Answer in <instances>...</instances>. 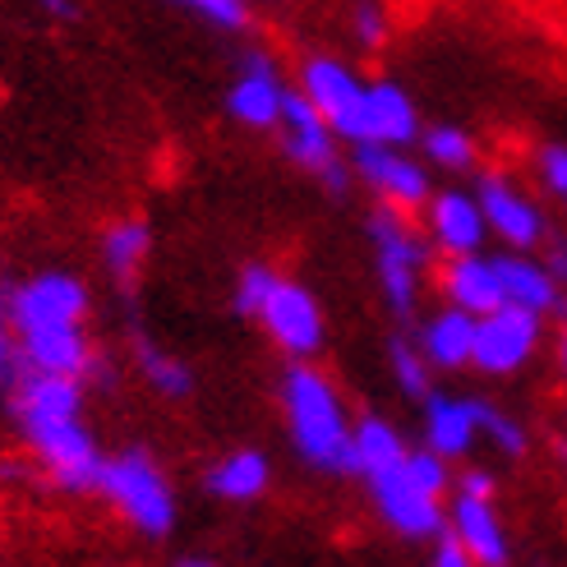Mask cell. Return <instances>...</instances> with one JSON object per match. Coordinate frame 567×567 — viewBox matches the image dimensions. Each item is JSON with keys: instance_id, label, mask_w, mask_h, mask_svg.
<instances>
[{"instance_id": "obj_39", "label": "cell", "mask_w": 567, "mask_h": 567, "mask_svg": "<svg viewBox=\"0 0 567 567\" xmlns=\"http://www.w3.org/2000/svg\"><path fill=\"white\" fill-rule=\"evenodd\" d=\"M563 374H567V337H563Z\"/></svg>"}, {"instance_id": "obj_3", "label": "cell", "mask_w": 567, "mask_h": 567, "mask_svg": "<svg viewBox=\"0 0 567 567\" xmlns=\"http://www.w3.org/2000/svg\"><path fill=\"white\" fill-rule=\"evenodd\" d=\"M93 498L111 503L138 535H148V540H166V535L176 530V522H181L176 485H172V475L157 466V457L148 447L106 452Z\"/></svg>"}, {"instance_id": "obj_27", "label": "cell", "mask_w": 567, "mask_h": 567, "mask_svg": "<svg viewBox=\"0 0 567 567\" xmlns=\"http://www.w3.org/2000/svg\"><path fill=\"white\" fill-rule=\"evenodd\" d=\"M347 33H351V42L360 51H370V55L383 51L388 38H392L388 6H383V0H351V6H347Z\"/></svg>"}, {"instance_id": "obj_10", "label": "cell", "mask_w": 567, "mask_h": 567, "mask_svg": "<svg viewBox=\"0 0 567 567\" xmlns=\"http://www.w3.org/2000/svg\"><path fill=\"white\" fill-rule=\"evenodd\" d=\"M291 83L277 70V61L268 51H245L236 61V74L221 93V111L226 121H236L249 134H272L281 121V102H287Z\"/></svg>"}, {"instance_id": "obj_4", "label": "cell", "mask_w": 567, "mask_h": 567, "mask_svg": "<svg viewBox=\"0 0 567 567\" xmlns=\"http://www.w3.org/2000/svg\"><path fill=\"white\" fill-rule=\"evenodd\" d=\"M364 231H370L374 277H379L383 305L392 309L396 319H411L415 315V300H420L424 264H430V240H424L415 226H411V213H396L388 204H379L370 213Z\"/></svg>"}, {"instance_id": "obj_28", "label": "cell", "mask_w": 567, "mask_h": 567, "mask_svg": "<svg viewBox=\"0 0 567 567\" xmlns=\"http://www.w3.org/2000/svg\"><path fill=\"white\" fill-rule=\"evenodd\" d=\"M272 281H277V268L264 264V259H254V264H240V272L231 277V309L240 319H259V309L272 291Z\"/></svg>"}, {"instance_id": "obj_34", "label": "cell", "mask_w": 567, "mask_h": 567, "mask_svg": "<svg viewBox=\"0 0 567 567\" xmlns=\"http://www.w3.org/2000/svg\"><path fill=\"white\" fill-rule=\"evenodd\" d=\"M33 10H38L51 28H74V23H83V0H33Z\"/></svg>"}, {"instance_id": "obj_38", "label": "cell", "mask_w": 567, "mask_h": 567, "mask_svg": "<svg viewBox=\"0 0 567 567\" xmlns=\"http://www.w3.org/2000/svg\"><path fill=\"white\" fill-rule=\"evenodd\" d=\"M176 567H221V563L217 558H204V554H185Z\"/></svg>"}, {"instance_id": "obj_23", "label": "cell", "mask_w": 567, "mask_h": 567, "mask_svg": "<svg viewBox=\"0 0 567 567\" xmlns=\"http://www.w3.org/2000/svg\"><path fill=\"white\" fill-rule=\"evenodd\" d=\"M134 370L144 374V383L162 396V402H189L194 396V370L181 355L157 347L148 332H134Z\"/></svg>"}, {"instance_id": "obj_9", "label": "cell", "mask_w": 567, "mask_h": 567, "mask_svg": "<svg viewBox=\"0 0 567 567\" xmlns=\"http://www.w3.org/2000/svg\"><path fill=\"white\" fill-rule=\"evenodd\" d=\"M254 323H264V332L291 360H315L323 351V342H328V319H323L319 296L309 291L305 281L281 277V272H277L272 291H268V300H264V309H259V319Z\"/></svg>"}, {"instance_id": "obj_32", "label": "cell", "mask_w": 567, "mask_h": 567, "mask_svg": "<svg viewBox=\"0 0 567 567\" xmlns=\"http://www.w3.org/2000/svg\"><path fill=\"white\" fill-rule=\"evenodd\" d=\"M535 176H540V185L567 208V144H558V138H554V144L535 148Z\"/></svg>"}, {"instance_id": "obj_18", "label": "cell", "mask_w": 567, "mask_h": 567, "mask_svg": "<svg viewBox=\"0 0 567 567\" xmlns=\"http://www.w3.org/2000/svg\"><path fill=\"white\" fill-rule=\"evenodd\" d=\"M443 296H447V305L466 309V315H475V319L489 315V309H498V305H507L494 254H485V249L452 254L447 268H443Z\"/></svg>"}, {"instance_id": "obj_15", "label": "cell", "mask_w": 567, "mask_h": 567, "mask_svg": "<svg viewBox=\"0 0 567 567\" xmlns=\"http://www.w3.org/2000/svg\"><path fill=\"white\" fill-rule=\"evenodd\" d=\"M420 106L396 79H370L364 83V125L360 144H396L411 148L420 138ZM355 148V144H351Z\"/></svg>"}, {"instance_id": "obj_40", "label": "cell", "mask_w": 567, "mask_h": 567, "mask_svg": "<svg viewBox=\"0 0 567 567\" xmlns=\"http://www.w3.org/2000/svg\"><path fill=\"white\" fill-rule=\"evenodd\" d=\"M563 466H567V447H563Z\"/></svg>"}, {"instance_id": "obj_36", "label": "cell", "mask_w": 567, "mask_h": 567, "mask_svg": "<svg viewBox=\"0 0 567 567\" xmlns=\"http://www.w3.org/2000/svg\"><path fill=\"white\" fill-rule=\"evenodd\" d=\"M457 494H475V498H494V475H489V471H480V466L462 471V480H457Z\"/></svg>"}, {"instance_id": "obj_16", "label": "cell", "mask_w": 567, "mask_h": 567, "mask_svg": "<svg viewBox=\"0 0 567 567\" xmlns=\"http://www.w3.org/2000/svg\"><path fill=\"white\" fill-rule=\"evenodd\" d=\"M447 535L475 558V567H507V558H513V549H507V530H503L489 498H475V494L452 498Z\"/></svg>"}, {"instance_id": "obj_14", "label": "cell", "mask_w": 567, "mask_h": 567, "mask_svg": "<svg viewBox=\"0 0 567 567\" xmlns=\"http://www.w3.org/2000/svg\"><path fill=\"white\" fill-rule=\"evenodd\" d=\"M420 213H424V240H430V249L447 254V259L452 254L485 249V240H489V226H485V213H480L475 189H462V185L434 189Z\"/></svg>"}, {"instance_id": "obj_30", "label": "cell", "mask_w": 567, "mask_h": 567, "mask_svg": "<svg viewBox=\"0 0 567 567\" xmlns=\"http://www.w3.org/2000/svg\"><path fill=\"white\" fill-rule=\"evenodd\" d=\"M475 420H480V434H485L503 452V457H522V452H526V430L513 415H503L489 402H475Z\"/></svg>"}, {"instance_id": "obj_17", "label": "cell", "mask_w": 567, "mask_h": 567, "mask_svg": "<svg viewBox=\"0 0 567 567\" xmlns=\"http://www.w3.org/2000/svg\"><path fill=\"white\" fill-rule=\"evenodd\" d=\"M153 221L138 217V213H125L116 221L102 226V240H97V259H102V272L116 281L121 291H130L138 277H144L148 259H153Z\"/></svg>"}, {"instance_id": "obj_8", "label": "cell", "mask_w": 567, "mask_h": 567, "mask_svg": "<svg viewBox=\"0 0 567 567\" xmlns=\"http://www.w3.org/2000/svg\"><path fill=\"white\" fill-rule=\"evenodd\" d=\"M364 83L360 70L342 55H328V51H315L305 55L300 70H296V89L319 106V116L337 130V138L351 148L360 144V125H364Z\"/></svg>"}, {"instance_id": "obj_5", "label": "cell", "mask_w": 567, "mask_h": 567, "mask_svg": "<svg viewBox=\"0 0 567 567\" xmlns=\"http://www.w3.org/2000/svg\"><path fill=\"white\" fill-rule=\"evenodd\" d=\"M10 300V323L23 337H42V332H61V328H89V309L93 291L89 281L70 268H42L33 277L6 287Z\"/></svg>"}, {"instance_id": "obj_33", "label": "cell", "mask_w": 567, "mask_h": 567, "mask_svg": "<svg viewBox=\"0 0 567 567\" xmlns=\"http://www.w3.org/2000/svg\"><path fill=\"white\" fill-rule=\"evenodd\" d=\"M19 370H23V360H19V332H14V323H10L6 287H0V396H6V388L14 383Z\"/></svg>"}, {"instance_id": "obj_20", "label": "cell", "mask_w": 567, "mask_h": 567, "mask_svg": "<svg viewBox=\"0 0 567 567\" xmlns=\"http://www.w3.org/2000/svg\"><path fill=\"white\" fill-rule=\"evenodd\" d=\"M498 277H503V300L535 309V315H563V281L545 268V259H530L526 249L494 254Z\"/></svg>"}, {"instance_id": "obj_11", "label": "cell", "mask_w": 567, "mask_h": 567, "mask_svg": "<svg viewBox=\"0 0 567 567\" xmlns=\"http://www.w3.org/2000/svg\"><path fill=\"white\" fill-rule=\"evenodd\" d=\"M540 328H545V315H535V309H522V305L489 309V315L475 319L471 364L480 374H494V379L517 374L535 355V347H540Z\"/></svg>"}, {"instance_id": "obj_12", "label": "cell", "mask_w": 567, "mask_h": 567, "mask_svg": "<svg viewBox=\"0 0 567 567\" xmlns=\"http://www.w3.org/2000/svg\"><path fill=\"white\" fill-rule=\"evenodd\" d=\"M475 198L480 213H485L489 236H498L507 249H535L549 240V221L540 213V204L503 172H480L475 176Z\"/></svg>"}, {"instance_id": "obj_19", "label": "cell", "mask_w": 567, "mask_h": 567, "mask_svg": "<svg viewBox=\"0 0 567 567\" xmlns=\"http://www.w3.org/2000/svg\"><path fill=\"white\" fill-rule=\"evenodd\" d=\"M268 485H272V462L259 447H236L204 471V494L213 503H236V507L259 503Z\"/></svg>"}, {"instance_id": "obj_7", "label": "cell", "mask_w": 567, "mask_h": 567, "mask_svg": "<svg viewBox=\"0 0 567 567\" xmlns=\"http://www.w3.org/2000/svg\"><path fill=\"white\" fill-rule=\"evenodd\" d=\"M351 162V181H360L379 204L396 208V213H420L430 204L434 181H430V162L415 157L411 148L396 144H355L347 153Z\"/></svg>"}, {"instance_id": "obj_21", "label": "cell", "mask_w": 567, "mask_h": 567, "mask_svg": "<svg viewBox=\"0 0 567 567\" xmlns=\"http://www.w3.org/2000/svg\"><path fill=\"white\" fill-rule=\"evenodd\" d=\"M480 439L475 420V396H447L430 392L424 396V447H434L439 457H466Z\"/></svg>"}, {"instance_id": "obj_35", "label": "cell", "mask_w": 567, "mask_h": 567, "mask_svg": "<svg viewBox=\"0 0 567 567\" xmlns=\"http://www.w3.org/2000/svg\"><path fill=\"white\" fill-rule=\"evenodd\" d=\"M434 567H475V558L443 530V535H439V545H434Z\"/></svg>"}, {"instance_id": "obj_1", "label": "cell", "mask_w": 567, "mask_h": 567, "mask_svg": "<svg viewBox=\"0 0 567 567\" xmlns=\"http://www.w3.org/2000/svg\"><path fill=\"white\" fill-rule=\"evenodd\" d=\"M89 406V383L51 370H23L6 388V411L23 447L47 471V480L65 494H97V475L106 447L83 420Z\"/></svg>"}, {"instance_id": "obj_25", "label": "cell", "mask_w": 567, "mask_h": 567, "mask_svg": "<svg viewBox=\"0 0 567 567\" xmlns=\"http://www.w3.org/2000/svg\"><path fill=\"white\" fill-rule=\"evenodd\" d=\"M420 157L434 166V172H447V176H466L475 172L480 162V144L475 134L452 125V121H434V125H420V138H415Z\"/></svg>"}, {"instance_id": "obj_6", "label": "cell", "mask_w": 567, "mask_h": 567, "mask_svg": "<svg viewBox=\"0 0 567 567\" xmlns=\"http://www.w3.org/2000/svg\"><path fill=\"white\" fill-rule=\"evenodd\" d=\"M272 134L281 138L287 162L300 166L305 176H315L323 189H332V194L351 189V162L342 153V138H337V130L319 116V106L309 102L296 83H291L287 102H281V121H277Z\"/></svg>"}, {"instance_id": "obj_31", "label": "cell", "mask_w": 567, "mask_h": 567, "mask_svg": "<svg viewBox=\"0 0 567 567\" xmlns=\"http://www.w3.org/2000/svg\"><path fill=\"white\" fill-rule=\"evenodd\" d=\"M402 466H406V475L415 480V485L424 489V494H434V498H443L447 494V485H452V471H447V457H439L434 447H406V457H402Z\"/></svg>"}, {"instance_id": "obj_24", "label": "cell", "mask_w": 567, "mask_h": 567, "mask_svg": "<svg viewBox=\"0 0 567 567\" xmlns=\"http://www.w3.org/2000/svg\"><path fill=\"white\" fill-rule=\"evenodd\" d=\"M402 457H406V439L396 434L388 420L364 415V420L351 424V475L370 480V475L396 466Z\"/></svg>"}, {"instance_id": "obj_13", "label": "cell", "mask_w": 567, "mask_h": 567, "mask_svg": "<svg viewBox=\"0 0 567 567\" xmlns=\"http://www.w3.org/2000/svg\"><path fill=\"white\" fill-rule=\"evenodd\" d=\"M370 485V498L379 507V517L396 530V535H406V540H439V535L447 530V513H443V498L434 494H424L415 480L406 475V466L396 462L379 475L364 480Z\"/></svg>"}, {"instance_id": "obj_29", "label": "cell", "mask_w": 567, "mask_h": 567, "mask_svg": "<svg viewBox=\"0 0 567 567\" xmlns=\"http://www.w3.org/2000/svg\"><path fill=\"white\" fill-rule=\"evenodd\" d=\"M166 6L213 23L217 33H245L249 19H254V0H166Z\"/></svg>"}, {"instance_id": "obj_22", "label": "cell", "mask_w": 567, "mask_h": 567, "mask_svg": "<svg viewBox=\"0 0 567 567\" xmlns=\"http://www.w3.org/2000/svg\"><path fill=\"white\" fill-rule=\"evenodd\" d=\"M415 347L424 351V360H430L434 370H466L471 351H475V315H466L457 305L439 309L434 319L420 323Z\"/></svg>"}, {"instance_id": "obj_26", "label": "cell", "mask_w": 567, "mask_h": 567, "mask_svg": "<svg viewBox=\"0 0 567 567\" xmlns=\"http://www.w3.org/2000/svg\"><path fill=\"white\" fill-rule=\"evenodd\" d=\"M388 370H392V379H396V388H402L406 396H430L434 388H430V370L434 364L424 360V351L415 347V342H406V337H392L388 342Z\"/></svg>"}, {"instance_id": "obj_2", "label": "cell", "mask_w": 567, "mask_h": 567, "mask_svg": "<svg viewBox=\"0 0 567 567\" xmlns=\"http://www.w3.org/2000/svg\"><path fill=\"white\" fill-rule=\"evenodd\" d=\"M281 415H287L291 447L305 466L323 475H351V415L337 383L309 360H291L281 374Z\"/></svg>"}, {"instance_id": "obj_37", "label": "cell", "mask_w": 567, "mask_h": 567, "mask_svg": "<svg viewBox=\"0 0 567 567\" xmlns=\"http://www.w3.org/2000/svg\"><path fill=\"white\" fill-rule=\"evenodd\" d=\"M545 268L567 287V240H549V254H545Z\"/></svg>"}]
</instances>
